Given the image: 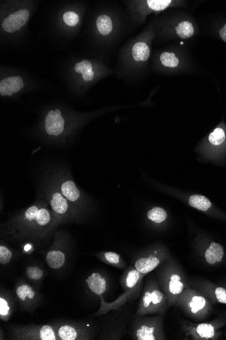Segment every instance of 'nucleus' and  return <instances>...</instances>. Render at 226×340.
I'll list each match as a JSON object with an SVG mask.
<instances>
[{
	"label": "nucleus",
	"instance_id": "obj_1",
	"mask_svg": "<svg viewBox=\"0 0 226 340\" xmlns=\"http://www.w3.org/2000/svg\"><path fill=\"white\" fill-rule=\"evenodd\" d=\"M62 225L49 204L38 198L31 205L17 212L1 225L3 238L14 243L40 245L53 236Z\"/></svg>",
	"mask_w": 226,
	"mask_h": 340
},
{
	"label": "nucleus",
	"instance_id": "obj_2",
	"mask_svg": "<svg viewBox=\"0 0 226 340\" xmlns=\"http://www.w3.org/2000/svg\"><path fill=\"white\" fill-rule=\"evenodd\" d=\"M156 277L160 287L167 295L169 306H175L179 295L189 286L182 268L171 257L156 269Z\"/></svg>",
	"mask_w": 226,
	"mask_h": 340
},
{
	"label": "nucleus",
	"instance_id": "obj_3",
	"mask_svg": "<svg viewBox=\"0 0 226 340\" xmlns=\"http://www.w3.org/2000/svg\"><path fill=\"white\" fill-rule=\"evenodd\" d=\"M144 278V276L141 275L132 265L125 269L120 278V284L124 290V293L112 302H106L104 299L100 300V305L97 312L93 314L94 317L106 314L111 310L122 307L124 304L133 303L140 298L143 289Z\"/></svg>",
	"mask_w": 226,
	"mask_h": 340
},
{
	"label": "nucleus",
	"instance_id": "obj_4",
	"mask_svg": "<svg viewBox=\"0 0 226 340\" xmlns=\"http://www.w3.org/2000/svg\"><path fill=\"white\" fill-rule=\"evenodd\" d=\"M132 303L124 304L118 309L111 310L99 318L100 332L98 339L120 340L127 333L128 325L133 314Z\"/></svg>",
	"mask_w": 226,
	"mask_h": 340
},
{
	"label": "nucleus",
	"instance_id": "obj_5",
	"mask_svg": "<svg viewBox=\"0 0 226 340\" xmlns=\"http://www.w3.org/2000/svg\"><path fill=\"white\" fill-rule=\"evenodd\" d=\"M126 334L133 340H165L164 314H137L135 313Z\"/></svg>",
	"mask_w": 226,
	"mask_h": 340
},
{
	"label": "nucleus",
	"instance_id": "obj_6",
	"mask_svg": "<svg viewBox=\"0 0 226 340\" xmlns=\"http://www.w3.org/2000/svg\"><path fill=\"white\" fill-rule=\"evenodd\" d=\"M169 306L166 294L160 287L156 276L147 278L136 311L137 314H164Z\"/></svg>",
	"mask_w": 226,
	"mask_h": 340
},
{
	"label": "nucleus",
	"instance_id": "obj_7",
	"mask_svg": "<svg viewBox=\"0 0 226 340\" xmlns=\"http://www.w3.org/2000/svg\"><path fill=\"white\" fill-rule=\"evenodd\" d=\"M59 340H92L99 335V324L86 319L73 320L59 319L50 323Z\"/></svg>",
	"mask_w": 226,
	"mask_h": 340
},
{
	"label": "nucleus",
	"instance_id": "obj_8",
	"mask_svg": "<svg viewBox=\"0 0 226 340\" xmlns=\"http://www.w3.org/2000/svg\"><path fill=\"white\" fill-rule=\"evenodd\" d=\"M41 195L39 198L49 204L51 211L62 224L69 222L80 223L83 220V217L57 188L54 181H49L46 185Z\"/></svg>",
	"mask_w": 226,
	"mask_h": 340
},
{
	"label": "nucleus",
	"instance_id": "obj_9",
	"mask_svg": "<svg viewBox=\"0 0 226 340\" xmlns=\"http://www.w3.org/2000/svg\"><path fill=\"white\" fill-rule=\"evenodd\" d=\"M171 257L167 247L155 244L138 253L133 257L131 265L145 277Z\"/></svg>",
	"mask_w": 226,
	"mask_h": 340
},
{
	"label": "nucleus",
	"instance_id": "obj_10",
	"mask_svg": "<svg viewBox=\"0 0 226 340\" xmlns=\"http://www.w3.org/2000/svg\"><path fill=\"white\" fill-rule=\"evenodd\" d=\"M53 181L64 197L83 219L85 215L91 211L90 198L80 190L74 179L69 175L62 174L56 176Z\"/></svg>",
	"mask_w": 226,
	"mask_h": 340
},
{
	"label": "nucleus",
	"instance_id": "obj_11",
	"mask_svg": "<svg viewBox=\"0 0 226 340\" xmlns=\"http://www.w3.org/2000/svg\"><path fill=\"white\" fill-rule=\"evenodd\" d=\"M7 338L10 340H59L50 323L48 325H8Z\"/></svg>",
	"mask_w": 226,
	"mask_h": 340
},
{
	"label": "nucleus",
	"instance_id": "obj_12",
	"mask_svg": "<svg viewBox=\"0 0 226 340\" xmlns=\"http://www.w3.org/2000/svg\"><path fill=\"white\" fill-rule=\"evenodd\" d=\"M70 244L68 232L63 229L55 231L52 243L45 254L46 263L50 268L59 270L64 268L68 259Z\"/></svg>",
	"mask_w": 226,
	"mask_h": 340
},
{
	"label": "nucleus",
	"instance_id": "obj_13",
	"mask_svg": "<svg viewBox=\"0 0 226 340\" xmlns=\"http://www.w3.org/2000/svg\"><path fill=\"white\" fill-rule=\"evenodd\" d=\"M13 292L17 302L23 311L30 315L44 303V296L40 288L28 282L25 278H21L14 285Z\"/></svg>",
	"mask_w": 226,
	"mask_h": 340
},
{
	"label": "nucleus",
	"instance_id": "obj_14",
	"mask_svg": "<svg viewBox=\"0 0 226 340\" xmlns=\"http://www.w3.org/2000/svg\"><path fill=\"white\" fill-rule=\"evenodd\" d=\"M175 306L193 320L204 317L209 309V302L205 297L190 286L179 295Z\"/></svg>",
	"mask_w": 226,
	"mask_h": 340
},
{
	"label": "nucleus",
	"instance_id": "obj_15",
	"mask_svg": "<svg viewBox=\"0 0 226 340\" xmlns=\"http://www.w3.org/2000/svg\"><path fill=\"white\" fill-rule=\"evenodd\" d=\"M85 283L91 294L96 295L100 300L104 299L108 288V281L106 276L100 272H94L87 277Z\"/></svg>",
	"mask_w": 226,
	"mask_h": 340
},
{
	"label": "nucleus",
	"instance_id": "obj_16",
	"mask_svg": "<svg viewBox=\"0 0 226 340\" xmlns=\"http://www.w3.org/2000/svg\"><path fill=\"white\" fill-rule=\"evenodd\" d=\"M17 300L14 292L1 286L0 290V319L6 323L12 318L16 310Z\"/></svg>",
	"mask_w": 226,
	"mask_h": 340
},
{
	"label": "nucleus",
	"instance_id": "obj_17",
	"mask_svg": "<svg viewBox=\"0 0 226 340\" xmlns=\"http://www.w3.org/2000/svg\"><path fill=\"white\" fill-rule=\"evenodd\" d=\"M65 121L58 109L48 112L45 119V129L48 135L58 137L65 130Z\"/></svg>",
	"mask_w": 226,
	"mask_h": 340
},
{
	"label": "nucleus",
	"instance_id": "obj_18",
	"mask_svg": "<svg viewBox=\"0 0 226 340\" xmlns=\"http://www.w3.org/2000/svg\"><path fill=\"white\" fill-rule=\"evenodd\" d=\"M28 17H29L28 10H25V9L18 10L5 19L1 24V26L5 31L8 32V33H13V32L20 29L23 26L26 24Z\"/></svg>",
	"mask_w": 226,
	"mask_h": 340
},
{
	"label": "nucleus",
	"instance_id": "obj_19",
	"mask_svg": "<svg viewBox=\"0 0 226 340\" xmlns=\"http://www.w3.org/2000/svg\"><path fill=\"white\" fill-rule=\"evenodd\" d=\"M23 275L26 281L41 289V284L46 274L45 270L40 265L31 263L26 265L25 268H24Z\"/></svg>",
	"mask_w": 226,
	"mask_h": 340
},
{
	"label": "nucleus",
	"instance_id": "obj_20",
	"mask_svg": "<svg viewBox=\"0 0 226 340\" xmlns=\"http://www.w3.org/2000/svg\"><path fill=\"white\" fill-rule=\"evenodd\" d=\"M95 256L102 262L120 270H125L127 268V263L124 258L116 252H99L96 253Z\"/></svg>",
	"mask_w": 226,
	"mask_h": 340
},
{
	"label": "nucleus",
	"instance_id": "obj_21",
	"mask_svg": "<svg viewBox=\"0 0 226 340\" xmlns=\"http://www.w3.org/2000/svg\"><path fill=\"white\" fill-rule=\"evenodd\" d=\"M24 86L23 79L19 76L5 78L0 83L1 96H12L18 92Z\"/></svg>",
	"mask_w": 226,
	"mask_h": 340
},
{
	"label": "nucleus",
	"instance_id": "obj_22",
	"mask_svg": "<svg viewBox=\"0 0 226 340\" xmlns=\"http://www.w3.org/2000/svg\"><path fill=\"white\" fill-rule=\"evenodd\" d=\"M224 256V250L223 247L220 244L215 243H211L209 247L204 252V259L206 263L210 265H215L220 263L223 259Z\"/></svg>",
	"mask_w": 226,
	"mask_h": 340
},
{
	"label": "nucleus",
	"instance_id": "obj_23",
	"mask_svg": "<svg viewBox=\"0 0 226 340\" xmlns=\"http://www.w3.org/2000/svg\"><path fill=\"white\" fill-rule=\"evenodd\" d=\"M187 202L192 207L201 211H207L212 206V203L207 198L202 195H195L187 198Z\"/></svg>",
	"mask_w": 226,
	"mask_h": 340
},
{
	"label": "nucleus",
	"instance_id": "obj_24",
	"mask_svg": "<svg viewBox=\"0 0 226 340\" xmlns=\"http://www.w3.org/2000/svg\"><path fill=\"white\" fill-rule=\"evenodd\" d=\"M19 252H16L3 240L0 244V263L1 266H6L17 257Z\"/></svg>",
	"mask_w": 226,
	"mask_h": 340
},
{
	"label": "nucleus",
	"instance_id": "obj_25",
	"mask_svg": "<svg viewBox=\"0 0 226 340\" xmlns=\"http://www.w3.org/2000/svg\"><path fill=\"white\" fill-rule=\"evenodd\" d=\"M150 54V49L144 42H137L133 46L132 55L133 59L136 61H147Z\"/></svg>",
	"mask_w": 226,
	"mask_h": 340
},
{
	"label": "nucleus",
	"instance_id": "obj_26",
	"mask_svg": "<svg viewBox=\"0 0 226 340\" xmlns=\"http://www.w3.org/2000/svg\"><path fill=\"white\" fill-rule=\"evenodd\" d=\"M148 220L154 224H161L167 220V213L164 209L161 207H153L147 212Z\"/></svg>",
	"mask_w": 226,
	"mask_h": 340
},
{
	"label": "nucleus",
	"instance_id": "obj_27",
	"mask_svg": "<svg viewBox=\"0 0 226 340\" xmlns=\"http://www.w3.org/2000/svg\"><path fill=\"white\" fill-rule=\"evenodd\" d=\"M98 29L102 35L109 34L113 30V23L111 19L107 15H102L98 18L96 21Z\"/></svg>",
	"mask_w": 226,
	"mask_h": 340
},
{
	"label": "nucleus",
	"instance_id": "obj_28",
	"mask_svg": "<svg viewBox=\"0 0 226 340\" xmlns=\"http://www.w3.org/2000/svg\"><path fill=\"white\" fill-rule=\"evenodd\" d=\"M177 35L183 39L189 38L194 34V28L191 23L183 21L176 28Z\"/></svg>",
	"mask_w": 226,
	"mask_h": 340
},
{
	"label": "nucleus",
	"instance_id": "obj_29",
	"mask_svg": "<svg viewBox=\"0 0 226 340\" xmlns=\"http://www.w3.org/2000/svg\"><path fill=\"white\" fill-rule=\"evenodd\" d=\"M225 132L222 128H217L209 136L210 143L213 145H220L225 142Z\"/></svg>",
	"mask_w": 226,
	"mask_h": 340
},
{
	"label": "nucleus",
	"instance_id": "obj_30",
	"mask_svg": "<svg viewBox=\"0 0 226 340\" xmlns=\"http://www.w3.org/2000/svg\"><path fill=\"white\" fill-rule=\"evenodd\" d=\"M161 63L165 67H176L179 64V59L173 53H163L161 55Z\"/></svg>",
	"mask_w": 226,
	"mask_h": 340
},
{
	"label": "nucleus",
	"instance_id": "obj_31",
	"mask_svg": "<svg viewBox=\"0 0 226 340\" xmlns=\"http://www.w3.org/2000/svg\"><path fill=\"white\" fill-rule=\"evenodd\" d=\"M149 8L154 11H161L170 6L172 1L170 0H149L147 1Z\"/></svg>",
	"mask_w": 226,
	"mask_h": 340
},
{
	"label": "nucleus",
	"instance_id": "obj_32",
	"mask_svg": "<svg viewBox=\"0 0 226 340\" xmlns=\"http://www.w3.org/2000/svg\"><path fill=\"white\" fill-rule=\"evenodd\" d=\"M79 16L74 12H67L63 16L64 21L67 26L74 27L77 24L79 21Z\"/></svg>",
	"mask_w": 226,
	"mask_h": 340
},
{
	"label": "nucleus",
	"instance_id": "obj_33",
	"mask_svg": "<svg viewBox=\"0 0 226 340\" xmlns=\"http://www.w3.org/2000/svg\"><path fill=\"white\" fill-rule=\"evenodd\" d=\"M81 65H82L83 69V72H90V71H92V64L88 60H83L82 61L80 62Z\"/></svg>",
	"mask_w": 226,
	"mask_h": 340
},
{
	"label": "nucleus",
	"instance_id": "obj_34",
	"mask_svg": "<svg viewBox=\"0 0 226 340\" xmlns=\"http://www.w3.org/2000/svg\"><path fill=\"white\" fill-rule=\"evenodd\" d=\"M94 76L93 71L82 73L83 79L85 80V81H91V80L93 79Z\"/></svg>",
	"mask_w": 226,
	"mask_h": 340
},
{
	"label": "nucleus",
	"instance_id": "obj_35",
	"mask_svg": "<svg viewBox=\"0 0 226 340\" xmlns=\"http://www.w3.org/2000/svg\"><path fill=\"white\" fill-rule=\"evenodd\" d=\"M220 35L222 40L226 42V24L220 30Z\"/></svg>",
	"mask_w": 226,
	"mask_h": 340
},
{
	"label": "nucleus",
	"instance_id": "obj_36",
	"mask_svg": "<svg viewBox=\"0 0 226 340\" xmlns=\"http://www.w3.org/2000/svg\"><path fill=\"white\" fill-rule=\"evenodd\" d=\"M75 70L76 73H79V74L81 73V74H82L83 72V69L81 63L76 64L75 66Z\"/></svg>",
	"mask_w": 226,
	"mask_h": 340
},
{
	"label": "nucleus",
	"instance_id": "obj_37",
	"mask_svg": "<svg viewBox=\"0 0 226 340\" xmlns=\"http://www.w3.org/2000/svg\"><path fill=\"white\" fill-rule=\"evenodd\" d=\"M0 334H0V340H6V338H4V336H6V335H5V333H3V329L1 328V329H0Z\"/></svg>",
	"mask_w": 226,
	"mask_h": 340
}]
</instances>
